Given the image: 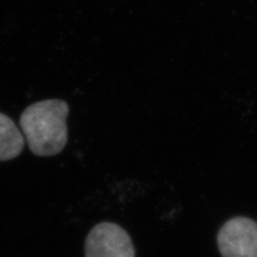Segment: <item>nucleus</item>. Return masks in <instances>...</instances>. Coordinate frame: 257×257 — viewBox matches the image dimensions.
Wrapping results in <instances>:
<instances>
[{
    "label": "nucleus",
    "instance_id": "1",
    "mask_svg": "<svg viewBox=\"0 0 257 257\" xmlns=\"http://www.w3.org/2000/svg\"><path fill=\"white\" fill-rule=\"evenodd\" d=\"M66 101L50 99L31 104L23 111L20 125L31 152L39 157L60 154L68 143Z\"/></svg>",
    "mask_w": 257,
    "mask_h": 257
},
{
    "label": "nucleus",
    "instance_id": "2",
    "mask_svg": "<svg viewBox=\"0 0 257 257\" xmlns=\"http://www.w3.org/2000/svg\"><path fill=\"white\" fill-rule=\"evenodd\" d=\"M85 257H135V247L125 229L116 223L102 222L86 237Z\"/></svg>",
    "mask_w": 257,
    "mask_h": 257
},
{
    "label": "nucleus",
    "instance_id": "3",
    "mask_svg": "<svg viewBox=\"0 0 257 257\" xmlns=\"http://www.w3.org/2000/svg\"><path fill=\"white\" fill-rule=\"evenodd\" d=\"M223 257H257V223L247 218H234L223 225L218 235Z\"/></svg>",
    "mask_w": 257,
    "mask_h": 257
},
{
    "label": "nucleus",
    "instance_id": "4",
    "mask_svg": "<svg viewBox=\"0 0 257 257\" xmlns=\"http://www.w3.org/2000/svg\"><path fill=\"white\" fill-rule=\"evenodd\" d=\"M25 146V139L11 118L0 112V161L19 157Z\"/></svg>",
    "mask_w": 257,
    "mask_h": 257
}]
</instances>
